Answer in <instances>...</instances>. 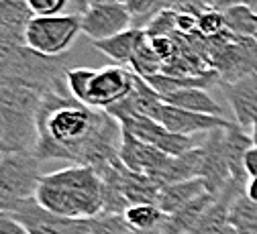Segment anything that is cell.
<instances>
[{
	"mask_svg": "<svg viewBox=\"0 0 257 234\" xmlns=\"http://www.w3.org/2000/svg\"><path fill=\"white\" fill-rule=\"evenodd\" d=\"M23 45H25V37L23 35H17V33L0 27V61L7 59L11 53H15Z\"/></svg>",
	"mask_w": 257,
	"mask_h": 234,
	"instance_id": "28",
	"label": "cell"
},
{
	"mask_svg": "<svg viewBox=\"0 0 257 234\" xmlns=\"http://www.w3.org/2000/svg\"><path fill=\"white\" fill-rule=\"evenodd\" d=\"M255 41H257V37H255Z\"/></svg>",
	"mask_w": 257,
	"mask_h": 234,
	"instance_id": "39",
	"label": "cell"
},
{
	"mask_svg": "<svg viewBox=\"0 0 257 234\" xmlns=\"http://www.w3.org/2000/svg\"><path fill=\"white\" fill-rule=\"evenodd\" d=\"M147 39V33L145 29H139V27H131L118 35L110 37V39H104V41H96L94 47L98 49L100 53H104L108 59L114 61V65H122L126 68L131 63L135 51L139 49V45Z\"/></svg>",
	"mask_w": 257,
	"mask_h": 234,
	"instance_id": "15",
	"label": "cell"
},
{
	"mask_svg": "<svg viewBox=\"0 0 257 234\" xmlns=\"http://www.w3.org/2000/svg\"><path fill=\"white\" fill-rule=\"evenodd\" d=\"M33 13L25 0H0V27L25 37Z\"/></svg>",
	"mask_w": 257,
	"mask_h": 234,
	"instance_id": "21",
	"label": "cell"
},
{
	"mask_svg": "<svg viewBox=\"0 0 257 234\" xmlns=\"http://www.w3.org/2000/svg\"><path fill=\"white\" fill-rule=\"evenodd\" d=\"M78 5H80V11H84L88 7V0H78Z\"/></svg>",
	"mask_w": 257,
	"mask_h": 234,
	"instance_id": "38",
	"label": "cell"
},
{
	"mask_svg": "<svg viewBox=\"0 0 257 234\" xmlns=\"http://www.w3.org/2000/svg\"><path fill=\"white\" fill-rule=\"evenodd\" d=\"M33 17H55L66 15L72 0H25Z\"/></svg>",
	"mask_w": 257,
	"mask_h": 234,
	"instance_id": "27",
	"label": "cell"
},
{
	"mask_svg": "<svg viewBox=\"0 0 257 234\" xmlns=\"http://www.w3.org/2000/svg\"><path fill=\"white\" fill-rule=\"evenodd\" d=\"M118 157H120V161H122V165L126 167V169L143 173V175H147L155 181L157 175L164 171V167H166V163L170 161L172 155H166L157 147H153L149 143H143V141L135 139L133 135H128V132L122 130Z\"/></svg>",
	"mask_w": 257,
	"mask_h": 234,
	"instance_id": "11",
	"label": "cell"
},
{
	"mask_svg": "<svg viewBox=\"0 0 257 234\" xmlns=\"http://www.w3.org/2000/svg\"><path fill=\"white\" fill-rule=\"evenodd\" d=\"M227 31V25H224V15L218 11H202L198 15V35L212 39L218 37L220 33Z\"/></svg>",
	"mask_w": 257,
	"mask_h": 234,
	"instance_id": "26",
	"label": "cell"
},
{
	"mask_svg": "<svg viewBox=\"0 0 257 234\" xmlns=\"http://www.w3.org/2000/svg\"><path fill=\"white\" fill-rule=\"evenodd\" d=\"M251 147H253V139L251 135H247V130L243 126H239L237 122H231L224 128V151H227L233 179H241V181L249 179L245 173V155Z\"/></svg>",
	"mask_w": 257,
	"mask_h": 234,
	"instance_id": "17",
	"label": "cell"
},
{
	"mask_svg": "<svg viewBox=\"0 0 257 234\" xmlns=\"http://www.w3.org/2000/svg\"><path fill=\"white\" fill-rule=\"evenodd\" d=\"M126 0H88V5H124Z\"/></svg>",
	"mask_w": 257,
	"mask_h": 234,
	"instance_id": "34",
	"label": "cell"
},
{
	"mask_svg": "<svg viewBox=\"0 0 257 234\" xmlns=\"http://www.w3.org/2000/svg\"><path fill=\"white\" fill-rule=\"evenodd\" d=\"M39 161L63 159L74 165H90L102 173L118 159L122 126L106 110L90 108L70 92L43 94L37 112Z\"/></svg>",
	"mask_w": 257,
	"mask_h": 234,
	"instance_id": "1",
	"label": "cell"
},
{
	"mask_svg": "<svg viewBox=\"0 0 257 234\" xmlns=\"http://www.w3.org/2000/svg\"><path fill=\"white\" fill-rule=\"evenodd\" d=\"M245 195L251 199L253 204H257V177H249L245 185Z\"/></svg>",
	"mask_w": 257,
	"mask_h": 234,
	"instance_id": "32",
	"label": "cell"
},
{
	"mask_svg": "<svg viewBox=\"0 0 257 234\" xmlns=\"http://www.w3.org/2000/svg\"><path fill=\"white\" fill-rule=\"evenodd\" d=\"M82 33L80 15L33 17L25 31V45L37 53L61 57L68 53Z\"/></svg>",
	"mask_w": 257,
	"mask_h": 234,
	"instance_id": "7",
	"label": "cell"
},
{
	"mask_svg": "<svg viewBox=\"0 0 257 234\" xmlns=\"http://www.w3.org/2000/svg\"><path fill=\"white\" fill-rule=\"evenodd\" d=\"M157 122H162L168 130L178 132V135H198V132H210L214 128H224L229 126L231 120L224 116H210V114H200V112H190L184 108H176L170 104H162L159 114L155 118Z\"/></svg>",
	"mask_w": 257,
	"mask_h": 234,
	"instance_id": "12",
	"label": "cell"
},
{
	"mask_svg": "<svg viewBox=\"0 0 257 234\" xmlns=\"http://www.w3.org/2000/svg\"><path fill=\"white\" fill-rule=\"evenodd\" d=\"M147 37H174L178 35V11L166 9L157 13L147 25H145Z\"/></svg>",
	"mask_w": 257,
	"mask_h": 234,
	"instance_id": "24",
	"label": "cell"
},
{
	"mask_svg": "<svg viewBox=\"0 0 257 234\" xmlns=\"http://www.w3.org/2000/svg\"><path fill=\"white\" fill-rule=\"evenodd\" d=\"M229 224L239 234H257V204L243 193L231 208Z\"/></svg>",
	"mask_w": 257,
	"mask_h": 234,
	"instance_id": "23",
	"label": "cell"
},
{
	"mask_svg": "<svg viewBox=\"0 0 257 234\" xmlns=\"http://www.w3.org/2000/svg\"><path fill=\"white\" fill-rule=\"evenodd\" d=\"M128 65H131V70L143 80H149V78L164 72V61L159 59V55L151 47L149 37L139 45V49L135 51V55H133V59Z\"/></svg>",
	"mask_w": 257,
	"mask_h": 234,
	"instance_id": "22",
	"label": "cell"
},
{
	"mask_svg": "<svg viewBox=\"0 0 257 234\" xmlns=\"http://www.w3.org/2000/svg\"><path fill=\"white\" fill-rule=\"evenodd\" d=\"M239 5H249V7H257V0H184L182 11H190L200 15L202 11H218L224 13L231 7H239Z\"/></svg>",
	"mask_w": 257,
	"mask_h": 234,
	"instance_id": "25",
	"label": "cell"
},
{
	"mask_svg": "<svg viewBox=\"0 0 257 234\" xmlns=\"http://www.w3.org/2000/svg\"><path fill=\"white\" fill-rule=\"evenodd\" d=\"M0 234H29V232L21 226V222L13 214L0 212Z\"/></svg>",
	"mask_w": 257,
	"mask_h": 234,
	"instance_id": "30",
	"label": "cell"
},
{
	"mask_svg": "<svg viewBox=\"0 0 257 234\" xmlns=\"http://www.w3.org/2000/svg\"><path fill=\"white\" fill-rule=\"evenodd\" d=\"M0 149H3V116H0Z\"/></svg>",
	"mask_w": 257,
	"mask_h": 234,
	"instance_id": "37",
	"label": "cell"
},
{
	"mask_svg": "<svg viewBox=\"0 0 257 234\" xmlns=\"http://www.w3.org/2000/svg\"><path fill=\"white\" fill-rule=\"evenodd\" d=\"M222 15H224L227 31H231L233 35L245 37V39H255L257 37V11L253 7H249V5L231 7Z\"/></svg>",
	"mask_w": 257,
	"mask_h": 234,
	"instance_id": "20",
	"label": "cell"
},
{
	"mask_svg": "<svg viewBox=\"0 0 257 234\" xmlns=\"http://www.w3.org/2000/svg\"><path fill=\"white\" fill-rule=\"evenodd\" d=\"M198 53L204 57L208 68L216 72L218 84H233L257 74V41L237 37L231 31L218 37L206 39L198 35Z\"/></svg>",
	"mask_w": 257,
	"mask_h": 234,
	"instance_id": "5",
	"label": "cell"
},
{
	"mask_svg": "<svg viewBox=\"0 0 257 234\" xmlns=\"http://www.w3.org/2000/svg\"><path fill=\"white\" fill-rule=\"evenodd\" d=\"M43 94L27 88H0L3 116V153H35L39 141L37 112Z\"/></svg>",
	"mask_w": 257,
	"mask_h": 234,
	"instance_id": "4",
	"label": "cell"
},
{
	"mask_svg": "<svg viewBox=\"0 0 257 234\" xmlns=\"http://www.w3.org/2000/svg\"><path fill=\"white\" fill-rule=\"evenodd\" d=\"M224 128H214V130L206 132L204 141L200 143L202 151H204L200 177L204 179L206 191H210L214 195H218L224 187H227V183L233 179L227 151H224Z\"/></svg>",
	"mask_w": 257,
	"mask_h": 234,
	"instance_id": "10",
	"label": "cell"
},
{
	"mask_svg": "<svg viewBox=\"0 0 257 234\" xmlns=\"http://www.w3.org/2000/svg\"><path fill=\"white\" fill-rule=\"evenodd\" d=\"M33 153L0 155V212H15L27 199L35 197L41 169Z\"/></svg>",
	"mask_w": 257,
	"mask_h": 234,
	"instance_id": "6",
	"label": "cell"
},
{
	"mask_svg": "<svg viewBox=\"0 0 257 234\" xmlns=\"http://www.w3.org/2000/svg\"><path fill=\"white\" fill-rule=\"evenodd\" d=\"M162 100L170 106L184 108L190 112H200V114H210V116H224V110L220 104L202 88H188V90H178L164 94Z\"/></svg>",
	"mask_w": 257,
	"mask_h": 234,
	"instance_id": "16",
	"label": "cell"
},
{
	"mask_svg": "<svg viewBox=\"0 0 257 234\" xmlns=\"http://www.w3.org/2000/svg\"><path fill=\"white\" fill-rule=\"evenodd\" d=\"M220 234H239V232H237V230H235L231 224H227V226L222 228V232H220Z\"/></svg>",
	"mask_w": 257,
	"mask_h": 234,
	"instance_id": "36",
	"label": "cell"
},
{
	"mask_svg": "<svg viewBox=\"0 0 257 234\" xmlns=\"http://www.w3.org/2000/svg\"><path fill=\"white\" fill-rule=\"evenodd\" d=\"M35 197L61 218L92 220L104 212V181L94 167L72 165L43 175Z\"/></svg>",
	"mask_w": 257,
	"mask_h": 234,
	"instance_id": "2",
	"label": "cell"
},
{
	"mask_svg": "<svg viewBox=\"0 0 257 234\" xmlns=\"http://www.w3.org/2000/svg\"><path fill=\"white\" fill-rule=\"evenodd\" d=\"M251 139H253V145H257V118L251 124Z\"/></svg>",
	"mask_w": 257,
	"mask_h": 234,
	"instance_id": "35",
	"label": "cell"
},
{
	"mask_svg": "<svg viewBox=\"0 0 257 234\" xmlns=\"http://www.w3.org/2000/svg\"><path fill=\"white\" fill-rule=\"evenodd\" d=\"M82 33L96 41L110 39L133 27V15L124 5H88L82 13Z\"/></svg>",
	"mask_w": 257,
	"mask_h": 234,
	"instance_id": "9",
	"label": "cell"
},
{
	"mask_svg": "<svg viewBox=\"0 0 257 234\" xmlns=\"http://www.w3.org/2000/svg\"><path fill=\"white\" fill-rule=\"evenodd\" d=\"M66 57H51L23 45L0 61V88H27L39 94L70 92L66 86Z\"/></svg>",
	"mask_w": 257,
	"mask_h": 234,
	"instance_id": "3",
	"label": "cell"
},
{
	"mask_svg": "<svg viewBox=\"0 0 257 234\" xmlns=\"http://www.w3.org/2000/svg\"><path fill=\"white\" fill-rule=\"evenodd\" d=\"M202 161H204L202 145L196 147V149H192V151H188V153H184V155L170 157V161L164 167V171L157 175L155 183L159 187H166V185H172V183L196 179L202 173Z\"/></svg>",
	"mask_w": 257,
	"mask_h": 234,
	"instance_id": "14",
	"label": "cell"
},
{
	"mask_svg": "<svg viewBox=\"0 0 257 234\" xmlns=\"http://www.w3.org/2000/svg\"><path fill=\"white\" fill-rule=\"evenodd\" d=\"M245 173L247 177H257V145H253L245 155Z\"/></svg>",
	"mask_w": 257,
	"mask_h": 234,
	"instance_id": "31",
	"label": "cell"
},
{
	"mask_svg": "<svg viewBox=\"0 0 257 234\" xmlns=\"http://www.w3.org/2000/svg\"><path fill=\"white\" fill-rule=\"evenodd\" d=\"M204 191H206V185H204L202 177L180 181V183H172V185L162 187V191H159V199H157V206L162 208V212L168 216V214H174L176 210H180L182 206L190 204L192 199H196Z\"/></svg>",
	"mask_w": 257,
	"mask_h": 234,
	"instance_id": "18",
	"label": "cell"
},
{
	"mask_svg": "<svg viewBox=\"0 0 257 234\" xmlns=\"http://www.w3.org/2000/svg\"><path fill=\"white\" fill-rule=\"evenodd\" d=\"M239 126L247 128L257 118V74L233 84H220Z\"/></svg>",
	"mask_w": 257,
	"mask_h": 234,
	"instance_id": "13",
	"label": "cell"
},
{
	"mask_svg": "<svg viewBox=\"0 0 257 234\" xmlns=\"http://www.w3.org/2000/svg\"><path fill=\"white\" fill-rule=\"evenodd\" d=\"M135 80L137 74L122 65H106V68L96 70L86 98V106L96 110L112 108L133 92Z\"/></svg>",
	"mask_w": 257,
	"mask_h": 234,
	"instance_id": "8",
	"label": "cell"
},
{
	"mask_svg": "<svg viewBox=\"0 0 257 234\" xmlns=\"http://www.w3.org/2000/svg\"><path fill=\"white\" fill-rule=\"evenodd\" d=\"M120 218L126 224V228H131L133 232L151 234L162 226L166 214L162 212V208L157 204H133L124 210V214Z\"/></svg>",
	"mask_w": 257,
	"mask_h": 234,
	"instance_id": "19",
	"label": "cell"
},
{
	"mask_svg": "<svg viewBox=\"0 0 257 234\" xmlns=\"http://www.w3.org/2000/svg\"><path fill=\"white\" fill-rule=\"evenodd\" d=\"M198 33V15L190 11H178V35L192 37Z\"/></svg>",
	"mask_w": 257,
	"mask_h": 234,
	"instance_id": "29",
	"label": "cell"
},
{
	"mask_svg": "<svg viewBox=\"0 0 257 234\" xmlns=\"http://www.w3.org/2000/svg\"><path fill=\"white\" fill-rule=\"evenodd\" d=\"M159 7H162V11H166V9L182 11V7H184V0H159Z\"/></svg>",
	"mask_w": 257,
	"mask_h": 234,
	"instance_id": "33",
	"label": "cell"
}]
</instances>
